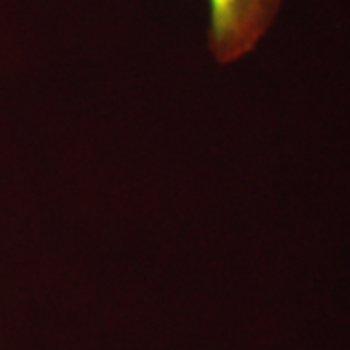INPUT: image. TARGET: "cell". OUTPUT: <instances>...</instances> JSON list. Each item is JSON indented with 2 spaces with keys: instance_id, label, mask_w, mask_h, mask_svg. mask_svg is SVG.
<instances>
[{
  "instance_id": "1",
  "label": "cell",
  "mask_w": 350,
  "mask_h": 350,
  "mask_svg": "<svg viewBox=\"0 0 350 350\" xmlns=\"http://www.w3.org/2000/svg\"><path fill=\"white\" fill-rule=\"evenodd\" d=\"M206 47L218 64L241 61L257 49L284 0H204Z\"/></svg>"
}]
</instances>
